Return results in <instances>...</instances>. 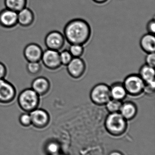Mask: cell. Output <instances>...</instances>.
Masks as SVG:
<instances>
[{
  "label": "cell",
  "mask_w": 155,
  "mask_h": 155,
  "mask_svg": "<svg viewBox=\"0 0 155 155\" xmlns=\"http://www.w3.org/2000/svg\"><path fill=\"white\" fill-rule=\"evenodd\" d=\"M63 35L66 41L70 45H84L91 39L92 29L86 21L76 18L69 21L66 25Z\"/></svg>",
  "instance_id": "obj_1"
},
{
  "label": "cell",
  "mask_w": 155,
  "mask_h": 155,
  "mask_svg": "<svg viewBox=\"0 0 155 155\" xmlns=\"http://www.w3.org/2000/svg\"><path fill=\"white\" fill-rule=\"evenodd\" d=\"M127 121L119 112L108 113L105 120L104 125L110 134L119 136L123 134L126 131Z\"/></svg>",
  "instance_id": "obj_2"
},
{
  "label": "cell",
  "mask_w": 155,
  "mask_h": 155,
  "mask_svg": "<svg viewBox=\"0 0 155 155\" xmlns=\"http://www.w3.org/2000/svg\"><path fill=\"white\" fill-rule=\"evenodd\" d=\"M41 97L31 87L21 91L17 97V103L20 108L25 112L30 113L39 107Z\"/></svg>",
  "instance_id": "obj_3"
},
{
  "label": "cell",
  "mask_w": 155,
  "mask_h": 155,
  "mask_svg": "<svg viewBox=\"0 0 155 155\" xmlns=\"http://www.w3.org/2000/svg\"><path fill=\"white\" fill-rule=\"evenodd\" d=\"M89 98L94 104L98 106H104L111 99L110 86L105 83L96 84L90 90Z\"/></svg>",
  "instance_id": "obj_4"
},
{
  "label": "cell",
  "mask_w": 155,
  "mask_h": 155,
  "mask_svg": "<svg viewBox=\"0 0 155 155\" xmlns=\"http://www.w3.org/2000/svg\"><path fill=\"white\" fill-rule=\"evenodd\" d=\"M123 83L127 95L133 97H138L143 94L145 82L139 74H129L126 77Z\"/></svg>",
  "instance_id": "obj_5"
},
{
  "label": "cell",
  "mask_w": 155,
  "mask_h": 155,
  "mask_svg": "<svg viewBox=\"0 0 155 155\" xmlns=\"http://www.w3.org/2000/svg\"><path fill=\"white\" fill-rule=\"evenodd\" d=\"M17 91L15 86L5 78L0 79V105L7 106L15 100Z\"/></svg>",
  "instance_id": "obj_6"
},
{
  "label": "cell",
  "mask_w": 155,
  "mask_h": 155,
  "mask_svg": "<svg viewBox=\"0 0 155 155\" xmlns=\"http://www.w3.org/2000/svg\"><path fill=\"white\" fill-rule=\"evenodd\" d=\"M41 61L45 68L50 71H56L62 66L59 51L55 50L47 49L44 51Z\"/></svg>",
  "instance_id": "obj_7"
},
{
  "label": "cell",
  "mask_w": 155,
  "mask_h": 155,
  "mask_svg": "<svg viewBox=\"0 0 155 155\" xmlns=\"http://www.w3.org/2000/svg\"><path fill=\"white\" fill-rule=\"evenodd\" d=\"M65 41L64 36L61 32L52 31L47 34L44 42L47 49L59 51L64 46Z\"/></svg>",
  "instance_id": "obj_8"
},
{
  "label": "cell",
  "mask_w": 155,
  "mask_h": 155,
  "mask_svg": "<svg viewBox=\"0 0 155 155\" xmlns=\"http://www.w3.org/2000/svg\"><path fill=\"white\" fill-rule=\"evenodd\" d=\"M86 65L85 61L81 58H73L66 66V71L70 77L75 79H80L85 73Z\"/></svg>",
  "instance_id": "obj_9"
},
{
  "label": "cell",
  "mask_w": 155,
  "mask_h": 155,
  "mask_svg": "<svg viewBox=\"0 0 155 155\" xmlns=\"http://www.w3.org/2000/svg\"><path fill=\"white\" fill-rule=\"evenodd\" d=\"M32 125L37 128H43L46 127L50 121L49 113L43 108H35L30 112Z\"/></svg>",
  "instance_id": "obj_10"
},
{
  "label": "cell",
  "mask_w": 155,
  "mask_h": 155,
  "mask_svg": "<svg viewBox=\"0 0 155 155\" xmlns=\"http://www.w3.org/2000/svg\"><path fill=\"white\" fill-rule=\"evenodd\" d=\"M43 50L38 44L31 43L25 47L23 56L27 62H41Z\"/></svg>",
  "instance_id": "obj_11"
},
{
  "label": "cell",
  "mask_w": 155,
  "mask_h": 155,
  "mask_svg": "<svg viewBox=\"0 0 155 155\" xmlns=\"http://www.w3.org/2000/svg\"><path fill=\"white\" fill-rule=\"evenodd\" d=\"M17 24V12L6 8L0 11V26L9 29Z\"/></svg>",
  "instance_id": "obj_12"
},
{
  "label": "cell",
  "mask_w": 155,
  "mask_h": 155,
  "mask_svg": "<svg viewBox=\"0 0 155 155\" xmlns=\"http://www.w3.org/2000/svg\"><path fill=\"white\" fill-rule=\"evenodd\" d=\"M31 87L40 97L44 96L50 92L51 82L46 77L38 76L32 80Z\"/></svg>",
  "instance_id": "obj_13"
},
{
  "label": "cell",
  "mask_w": 155,
  "mask_h": 155,
  "mask_svg": "<svg viewBox=\"0 0 155 155\" xmlns=\"http://www.w3.org/2000/svg\"><path fill=\"white\" fill-rule=\"evenodd\" d=\"M35 15L30 8L26 7L17 12L18 24L22 27H28L33 24Z\"/></svg>",
  "instance_id": "obj_14"
},
{
  "label": "cell",
  "mask_w": 155,
  "mask_h": 155,
  "mask_svg": "<svg viewBox=\"0 0 155 155\" xmlns=\"http://www.w3.org/2000/svg\"><path fill=\"white\" fill-rule=\"evenodd\" d=\"M138 108L134 102L131 101L123 102L119 113L127 120H133L137 115Z\"/></svg>",
  "instance_id": "obj_15"
},
{
  "label": "cell",
  "mask_w": 155,
  "mask_h": 155,
  "mask_svg": "<svg viewBox=\"0 0 155 155\" xmlns=\"http://www.w3.org/2000/svg\"><path fill=\"white\" fill-rule=\"evenodd\" d=\"M110 90L112 99L123 102L128 95L123 82L113 83L110 86Z\"/></svg>",
  "instance_id": "obj_16"
},
{
  "label": "cell",
  "mask_w": 155,
  "mask_h": 155,
  "mask_svg": "<svg viewBox=\"0 0 155 155\" xmlns=\"http://www.w3.org/2000/svg\"><path fill=\"white\" fill-rule=\"evenodd\" d=\"M140 47L143 51L146 53H155V37L152 34L148 33L144 35L140 40Z\"/></svg>",
  "instance_id": "obj_17"
},
{
  "label": "cell",
  "mask_w": 155,
  "mask_h": 155,
  "mask_svg": "<svg viewBox=\"0 0 155 155\" xmlns=\"http://www.w3.org/2000/svg\"><path fill=\"white\" fill-rule=\"evenodd\" d=\"M138 74L145 83L155 82L154 68L143 64L140 67Z\"/></svg>",
  "instance_id": "obj_18"
},
{
  "label": "cell",
  "mask_w": 155,
  "mask_h": 155,
  "mask_svg": "<svg viewBox=\"0 0 155 155\" xmlns=\"http://www.w3.org/2000/svg\"><path fill=\"white\" fill-rule=\"evenodd\" d=\"M5 8L18 12L26 7L27 0H4Z\"/></svg>",
  "instance_id": "obj_19"
},
{
  "label": "cell",
  "mask_w": 155,
  "mask_h": 155,
  "mask_svg": "<svg viewBox=\"0 0 155 155\" xmlns=\"http://www.w3.org/2000/svg\"><path fill=\"white\" fill-rule=\"evenodd\" d=\"M122 101L111 98L104 105L105 108L108 113H118L122 106Z\"/></svg>",
  "instance_id": "obj_20"
},
{
  "label": "cell",
  "mask_w": 155,
  "mask_h": 155,
  "mask_svg": "<svg viewBox=\"0 0 155 155\" xmlns=\"http://www.w3.org/2000/svg\"><path fill=\"white\" fill-rule=\"evenodd\" d=\"M27 73L32 76H35L40 74L42 71V65L40 62H27L26 65Z\"/></svg>",
  "instance_id": "obj_21"
},
{
  "label": "cell",
  "mask_w": 155,
  "mask_h": 155,
  "mask_svg": "<svg viewBox=\"0 0 155 155\" xmlns=\"http://www.w3.org/2000/svg\"><path fill=\"white\" fill-rule=\"evenodd\" d=\"M68 51L73 58H79L82 57L84 53V45H70Z\"/></svg>",
  "instance_id": "obj_22"
},
{
  "label": "cell",
  "mask_w": 155,
  "mask_h": 155,
  "mask_svg": "<svg viewBox=\"0 0 155 155\" xmlns=\"http://www.w3.org/2000/svg\"><path fill=\"white\" fill-rule=\"evenodd\" d=\"M60 61L62 65L66 66L73 57L68 50H64L59 52Z\"/></svg>",
  "instance_id": "obj_23"
},
{
  "label": "cell",
  "mask_w": 155,
  "mask_h": 155,
  "mask_svg": "<svg viewBox=\"0 0 155 155\" xmlns=\"http://www.w3.org/2000/svg\"><path fill=\"white\" fill-rule=\"evenodd\" d=\"M60 147L55 142H50L45 147V151L50 155H55L59 153Z\"/></svg>",
  "instance_id": "obj_24"
},
{
  "label": "cell",
  "mask_w": 155,
  "mask_h": 155,
  "mask_svg": "<svg viewBox=\"0 0 155 155\" xmlns=\"http://www.w3.org/2000/svg\"><path fill=\"white\" fill-rule=\"evenodd\" d=\"M20 124L24 127H29L32 125L31 116L29 113L24 112L19 117Z\"/></svg>",
  "instance_id": "obj_25"
},
{
  "label": "cell",
  "mask_w": 155,
  "mask_h": 155,
  "mask_svg": "<svg viewBox=\"0 0 155 155\" xmlns=\"http://www.w3.org/2000/svg\"><path fill=\"white\" fill-rule=\"evenodd\" d=\"M155 82L145 83L143 94L149 96H152L155 94Z\"/></svg>",
  "instance_id": "obj_26"
},
{
  "label": "cell",
  "mask_w": 155,
  "mask_h": 155,
  "mask_svg": "<svg viewBox=\"0 0 155 155\" xmlns=\"http://www.w3.org/2000/svg\"><path fill=\"white\" fill-rule=\"evenodd\" d=\"M146 64L155 68V53L147 54L145 57Z\"/></svg>",
  "instance_id": "obj_27"
},
{
  "label": "cell",
  "mask_w": 155,
  "mask_h": 155,
  "mask_svg": "<svg viewBox=\"0 0 155 155\" xmlns=\"http://www.w3.org/2000/svg\"><path fill=\"white\" fill-rule=\"evenodd\" d=\"M7 68L3 63L0 62V79L5 78L7 76Z\"/></svg>",
  "instance_id": "obj_28"
},
{
  "label": "cell",
  "mask_w": 155,
  "mask_h": 155,
  "mask_svg": "<svg viewBox=\"0 0 155 155\" xmlns=\"http://www.w3.org/2000/svg\"><path fill=\"white\" fill-rule=\"evenodd\" d=\"M147 30L148 33L154 35L155 32V19H153L149 21L147 25Z\"/></svg>",
  "instance_id": "obj_29"
},
{
  "label": "cell",
  "mask_w": 155,
  "mask_h": 155,
  "mask_svg": "<svg viewBox=\"0 0 155 155\" xmlns=\"http://www.w3.org/2000/svg\"><path fill=\"white\" fill-rule=\"evenodd\" d=\"M97 4H103L107 2L108 0H93Z\"/></svg>",
  "instance_id": "obj_30"
},
{
  "label": "cell",
  "mask_w": 155,
  "mask_h": 155,
  "mask_svg": "<svg viewBox=\"0 0 155 155\" xmlns=\"http://www.w3.org/2000/svg\"><path fill=\"white\" fill-rule=\"evenodd\" d=\"M109 155H123L122 153L118 151H113V152H111Z\"/></svg>",
  "instance_id": "obj_31"
},
{
  "label": "cell",
  "mask_w": 155,
  "mask_h": 155,
  "mask_svg": "<svg viewBox=\"0 0 155 155\" xmlns=\"http://www.w3.org/2000/svg\"><path fill=\"white\" fill-rule=\"evenodd\" d=\"M55 155H62V154H59V153H58V154H57Z\"/></svg>",
  "instance_id": "obj_32"
}]
</instances>
